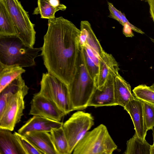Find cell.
<instances>
[{"mask_svg":"<svg viewBox=\"0 0 154 154\" xmlns=\"http://www.w3.org/2000/svg\"><path fill=\"white\" fill-rule=\"evenodd\" d=\"M29 90L27 85L8 99L4 110L0 116V129L12 131L20 122L25 108L24 98Z\"/></svg>","mask_w":154,"mask_h":154,"instance_id":"ba28073f","label":"cell"},{"mask_svg":"<svg viewBox=\"0 0 154 154\" xmlns=\"http://www.w3.org/2000/svg\"><path fill=\"white\" fill-rule=\"evenodd\" d=\"M20 75L0 92V116L3 113L8 99L27 86Z\"/></svg>","mask_w":154,"mask_h":154,"instance_id":"ac0fdd59","label":"cell"},{"mask_svg":"<svg viewBox=\"0 0 154 154\" xmlns=\"http://www.w3.org/2000/svg\"><path fill=\"white\" fill-rule=\"evenodd\" d=\"M67 86L73 110L87 108L96 86L86 68L81 50L77 72L72 82Z\"/></svg>","mask_w":154,"mask_h":154,"instance_id":"3957f363","label":"cell"},{"mask_svg":"<svg viewBox=\"0 0 154 154\" xmlns=\"http://www.w3.org/2000/svg\"><path fill=\"white\" fill-rule=\"evenodd\" d=\"M80 30L62 17L48 20L41 55L48 72L67 86L77 72L81 53Z\"/></svg>","mask_w":154,"mask_h":154,"instance_id":"6da1fadb","label":"cell"},{"mask_svg":"<svg viewBox=\"0 0 154 154\" xmlns=\"http://www.w3.org/2000/svg\"><path fill=\"white\" fill-rule=\"evenodd\" d=\"M107 3L110 13L108 17L117 21L123 26V24L121 16L118 12V10L114 6L112 3L108 2Z\"/></svg>","mask_w":154,"mask_h":154,"instance_id":"83f0119b","label":"cell"},{"mask_svg":"<svg viewBox=\"0 0 154 154\" xmlns=\"http://www.w3.org/2000/svg\"><path fill=\"white\" fill-rule=\"evenodd\" d=\"M119 65L113 56L106 52L100 60L99 72L96 81V88L101 89L112 77L116 76L119 73Z\"/></svg>","mask_w":154,"mask_h":154,"instance_id":"8fae6325","label":"cell"},{"mask_svg":"<svg viewBox=\"0 0 154 154\" xmlns=\"http://www.w3.org/2000/svg\"><path fill=\"white\" fill-rule=\"evenodd\" d=\"M50 133L57 154H69L68 141L62 126L52 128Z\"/></svg>","mask_w":154,"mask_h":154,"instance_id":"603a6c76","label":"cell"},{"mask_svg":"<svg viewBox=\"0 0 154 154\" xmlns=\"http://www.w3.org/2000/svg\"><path fill=\"white\" fill-rule=\"evenodd\" d=\"M143 105V101L135 97L124 108L129 114L138 137L144 140L148 130L144 119Z\"/></svg>","mask_w":154,"mask_h":154,"instance_id":"7c38bea8","label":"cell"},{"mask_svg":"<svg viewBox=\"0 0 154 154\" xmlns=\"http://www.w3.org/2000/svg\"><path fill=\"white\" fill-rule=\"evenodd\" d=\"M114 86L115 101L116 106L124 107L135 97L132 93L130 85L119 73L115 78Z\"/></svg>","mask_w":154,"mask_h":154,"instance_id":"e0dca14e","label":"cell"},{"mask_svg":"<svg viewBox=\"0 0 154 154\" xmlns=\"http://www.w3.org/2000/svg\"><path fill=\"white\" fill-rule=\"evenodd\" d=\"M150 87L154 91V82L150 86Z\"/></svg>","mask_w":154,"mask_h":154,"instance_id":"d6a6232c","label":"cell"},{"mask_svg":"<svg viewBox=\"0 0 154 154\" xmlns=\"http://www.w3.org/2000/svg\"><path fill=\"white\" fill-rule=\"evenodd\" d=\"M38 92L54 102L66 115L73 111L68 86L51 74L43 73Z\"/></svg>","mask_w":154,"mask_h":154,"instance_id":"8992f818","label":"cell"},{"mask_svg":"<svg viewBox=\"0 0 154 154\" xmlns=\"http://www.w3.org/2000/svg\"><path fill=\"white\" fill-rule=\"evenodd\" d=\"M94 124V119L88 112L78 111L73 114L62 125L69 146V154Z\"/></svg>","mask_w":154,"mask_h":154,"instance_id":"52a82bcc","label":"cell"},{"mask_svg":"<svg viewBox=\"0 0 154 154\" xmlns=\"http://www.w3.org/2000/svg\"><path fill=\"white\" fill-rule=\"evenodd\" d=\"M14 26L5 4L0 0V36H16Z\"/></svg>","mask_w":154,"mask_h":154,"instance_id":"44dd1931","label":"cell"},{"mask_svg":"<svg viewBox=\"0 0 154 154\" xmlns=\"http://www.w3.org/2000/svg\"><path fill=\"white\" fill-rule=\"evenodd\" d=\"M63 123L38 116H33L18 131L23 135L27 133L35 131L50 132L52 128L62 127Z\"/></svg>","mask_w":154,"mask_h":154,"instance_id":"5bb4252c","label":"cell"},{"mask_svg":"<svg viewBox=\"0 0 154 154\" xmlns=\"http://www.w3.org/2000/svg\"><path fill=\"white\" fill-rule=\"evenodd\" d=\"M80 30L79 41L81 48L84 50L94 62L98 63L105 51L97 38L90 23L87 20L81 21Z\"/></svg>","mask_w":154,"mask_h":154,"instance_id":"9c48e42d","label":"cell"},{"mask_svg":"<svg viewBox=\"0 0 154 154\" xmlns=\"http://www.w3.org/2000/svg\"><path fill=\"white\" fill-rule=\"evenodd\" d=\"M150 39L151 40V41L153 43H154V39H153L152 38H150Z\"/></svg>","mask_w":154,"mask_h":154,"instance_id":"836d02e7","label":"cell"},{"mask_svg":"<svg viewBox=\"0 0 154 154\" xmlns=\"http://www.w3.org/2000/svg\"><path fill=\"white\" fill-rule=\"evenodd\" d=\"M81 51L83 55L86 68L96 83L99 72V66L91 59L83 49L81 48Z\"/></svg>","mask_w":154,"mask_h":154,"instance_id":"4316f807","label":"cell"},{"mask_svg":"<svg viewBox=\"0 0 154 154\" xmlns=\"http://www.w3.org/2000/svg\"><path fill=\"white\" fill-rule=\"evenodd\" d=\"M11 18L16 36L26 45L33 48L35 40V25L30 20L28 12L19 0H1Z\"/></svg>","mask_w":154,"mask_h":154,"instance_id":"5b68a950","label":"cell"},{"mask_svg":"<svg viewBox=\"0 0 154 154\" xmlns=\"http://www.w3.org/2000/svg\"><path fill=\"white\" fill-rule=\"evenodd\" d=\"M115 77H111L101 89L96 88L90 99L88 106H116L114 95V85Z\"/></svg>","mask_w":154,"mask_h":154,"instance_id":"4fadbf2b","label":"cell"},{"mask_svg":"<svg viewBox=\"0 0 154 154\" xmlns=\"http://www.w3.org/2000/svg\"><path fill=\"white\" fill-rule=\"evenodd\" d=\"M25 71L23 67L18 66L0 64V92Z\"/></svg>","mask_w":154,"mask_h":154,"instance_id":"ffe728a7","label":"cell"},{"mask_svg":"<svg viewBox=\"0 0 154 154\" xmlns=\"http://www.w3.org/2000/svg\"><path fill=\"white\" fill-rule=\"evenodd\" d=\"M23 136L43 154H57L49 132H32Z\"/></svg>","mask_w":154,"mask_h":154,"instance_id":"9a60e30c","label":"cell"},{"mask_svg":"<svg viewBox=\"0 0 154 154\" xmlns=\"http://www.w3.org/2000/svg\"><path fill=\"white\" fill-rule=\"evenodd\" d=\"M123 26V33L126 37H132L134 36L132 29L128 24L125 23Z\"/></svg>","mask_w":154,"mask_h":154,"instance_id":"f546056e","label":"cell"},{"mask_svg":"<svg viewBox=\"0 0 154 154\" xmlns=\"http://www.w3.org/2000/svg\"><path fill=\"white\" fill-rule=\"evenodd\" d=\"M118 11L121 16L123 25L124 23H126L128 24L131 28L132 30L134 31L142 34L144 33V32L140 29L138 28L131 24L127 19L124 13H122L119 10H118Z\"/></svg>","mask_w":154,"mask_h":154,"instance_id":"f1b7e54d","label":"cell"},{"mask_svg":"<svg viewBox=\"0 0 154 154\" xmlns=\"http://www.w3.org/2000/svg\"><path fill=\"white\" fill-rule=\"evenodd\" d=\"M29 114L38 116L60 122L66 114L54 102L39 92L34 94Z\"/></svg>","mask_w":154,"mask_h":154,"instance_id":"30bf717a","label":"cell"},{"mask_svg":"<svg viewBox=\"0 0 154 154\" xmlns=\"http://www.w3.org/2000/svg\"><path fill=\"white\" fill-rule=\"evenodd\" d=\"M151 145L139 138L135 132L132 137L127 141L125 154H150Z\"/></svg>","mask_w":154,"mask_h":154,"instance_id":"7402d4cb","label":"cell"},{"mask_svg":"<svg viewBox=\"0 0 154 154\" xmlns=\"http://www.w3.org/2000/svg\"><path fill=\"white\" fill-rule=\"evenodd\" d=\"M132 91L133 95L137 98L154 104V91L150 86L140 85L135 87Z\"/></svg>","mask_w":154,"mask_h":154,"instance_id":"cb8c5ba5","label":"cell"},{"mask_svg":"<svg viewBox=\"0 0 154 154\" xmlns=\"http://www.w3.org/2000/svg\"><path fill=\"white\" fill-rule=\"evenodd\" d=\"M11 131L0 128V154H26L16 135Z\"/></svg>","mask_w":154,"mask_h":154,"instance_id":"2e32d148","label":"cell"},{"mask_svg":"<svg viewBox=\"0 0 154 154\" xmlns=\"http://www.w3.org/2000/svg\"><path fill=\"white\" fill-rule=\"evenodd\" d=\"M149 7L151 17L154 23V0H146Z\"/></svg>","mask_w":154,"mask_h":154,"instance_id":"4dcf8cb0","label":"cell"},{"mask_svg":"<svg viewBox=\"0 0 154 154\" xmlns=\"http://www.w3.org/2000/svg\"><path fill=\"white\" fill-rule=\"evenodd\" d=\"M144 119L148 130L153 129L154 127V104L143 101Z\"/></svg>","mask_w":154,"mask_h":154,"instance_id":"d4e9b609","label":"cell"},{"mask_svg":"<svg viewBox=\"0 0 154 154\" xmlns=\"http://www.w3.org/2000/svg\"><path fill=\"white\" fill-rule=\"evenodd\" d=\"M14 133L26 154H43L23 136L18 132H15Z\"/></svg>","mask_w":154,"mask_h":154,"instance_id":"484cf974","label":"cell"},{"mask_svg":"<svg viewBox=\"0 0 154 154\" xmlns=\"http://www.w3.org/2000/svg\"><path fill=\"white\" fill-rule=\"evenodd\" d=\"M117 146L106 127L101 124L88 131L78 143L73 154H111Z\"/></svg>","mask_w":154,"mask_h":154,"instance_id":"277c9868","label":"cell"},{"mask_svg":"<svg viewBox=\"0 0 154 154\" xmlns=\"http://www.w3.org/2000/svg\"><path fill=\"white\" fill-rule=\"evenodd\" d=\"M150 154H154V141L153 144L150 146Z\"/></svg>","mask_w":154,"mask_h":154,"instance_id":"1f68e13d","label":"cell"},{"mask_svg":"<svg viewBox=\"0 0 154 154\" xmlns=\"http://www.w3.org/2000/svg\"><path fill=\"white\" fill-rule=\"evenodd\" d=\"M141 0L143 1V0Z\"/></svg>","mask_w":154,"mask_h":154,"instance_id":"e575fe53","label":"cell"},{"mask_svg":"<svg viewBox=\"0 0 154 154\" xmlns=\"http://www.w3.org/2000/svg\"><path fill=\"white\" fill-rule=\"evenodd\" d=\"M66 8L62 4L58 6H54L50 0H37V7L34 9L32 14H39L41 18L49 20L56 17L55 15L57 11H64Z\"/></svg>","mask_w":154,"mask_h":154,"instance_id":"d6986e66","label":"cell"},{"mask_svg":"<svg viewBox=\"0 0 154 154\" xmlns=\"http://www.w3.org/2000/svg\"><path fill=\"white\" fill-rule=\"evenodd\" d=\"M42 49L28 46L17 36H0V64L23 68L34 66Z\"/></svg>","mask_w":154,"mask_h":154,"instance_id":"7a4b0ae2","label":"cell"}]
</instances>
